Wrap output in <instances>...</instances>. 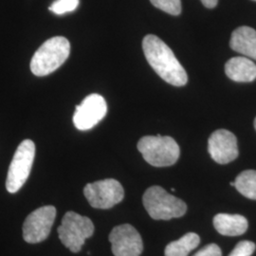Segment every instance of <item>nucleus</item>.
<instances>
[{
	"instance_id": "obj_1",
	"label": "nucleus",
	"mask_w": 256,
	"mask_h": 256,
	"mask_svg": "<svg viewBox=\"0 0 256 256\" xmlns=\"http://www.w3.org/2000/svg\"><path fill=\"white\" fill-rule=\"evenodd\" d=\"M142 50L147 62L165 82L174 86H183L187 84L188 76L185 70L162 39L148 34L144 38Z\"/></svg>"
},
{
	"instance_id": "obj_2",
	"label": "nucleus",
	"mask_w": 256,
	"mask_h": 256,
	"mask_svg": "<svg viewBox=\"0 0 256 256\" xmlns=\"http://www.w3.org/2000/svg\"><path fill=\"white\" fill-rule=\"evenodd\" d=\"M70 52V44L66 38L55 36L46 40L32 56V72L39 77L52 74L64 64Z\"/></svg>"
},
{
	"instance_id": "obj_3",
	"label": "nucleus",
	"mask_w": 256,
	"mask_h": 256,
	"mask_svg": "<svg viewBox=\"0 0 256 256\" xmlns=\"http://www.w3.org/2000/svg\"><path fill=\"white\" fill-rule=\"evenodd\" d=\"M144 206L149 216L156 220H170L185 214V202L166 192L160 186L148 188L142 198Z\"/></svg>"
},
{
	"instance_id": "obj_4",
	"label": "nucleus",
	"mask_w": 256,
	"mask_h": 256,
	"mask_svg": "<svg viewBox=\"0 0 256 256\" xmlns=\"http://www.w3.org/2000/svg\"><path fill=\"white\" fill-rule=\"evenodd\" d=\"M138 150L150 165L166 167L174 164L180 155V146L173 138L146 136L138 142Z\"/></svg>"
},
{
	"instance_id": "obj_5",
	"label": "nucleus",
	"mask_w": 256,
	"mask_h": 256,
	"mask_svg": "<svg viewBox=\"0 0 256 256\" xmlns=\"http://www.w3.org/2000/svg\"><path fill=\"white\" fill-rule=\"evenodd\" d=\"M94 225L86 216L68 212L58 227V236L64 247L72 252H79L88 238H92Z\"/></svg>"
},
{
	"instance_id": "obj_6",
	"label": "nucleus",
	"mask_w": 256,
	"mask_h": 256,
	"mask_svg": "<svg viewBox=\"0 0 256 256\" xmlns=\"http://www.w3.org/2000/svg\"><path fill=\"white\" fill-rule=\"evenodd\" d=\"M36 156V144L30 140H23L18 147L7 174L6 188L8 192H18L27 182Z\"/></svg>"
},
{
	"instance_id": "obj_7",
	"label": "nucleus",
	"mask_w": 256,
	"mask_h": 256,
	"mask_svg": "<svg viewBox=\"0 0 256 256\" xmlns=\"http://www.w3.org/2000/svg\"><path fill=\"white\" fill-rule=\"evenodd\" d=\"M84 194L90 206L102 210L114 207L124 198L122 184L113 178L86 184L84 188Z\"/></svg>"
},
{
	"instance_id": "obj_8",
	"label": "nucleus",
	"mask_w": 256,
	"mask_h": 256,
	"mask_svg": "<svg viewBox=\"0 0 256 256\" xmlns=\"http://www.w3.org/2000/svg\"><path fill=\"white\" fill-rule=\"evenodd\" d=\"M56 218L54 206H43L30 214L23 225V238L30 244L45 241L50 234Z\"/></svg>"
},
{
	"instance_id": "obj_9",
	"label": "nucleus",
	"mask_w": 256,
	"mask_h": 256,
	"mask_svg": "<svg viewBox=\"0 0 256 256\" xmlns=\"http://www.w3.org/2000/svg\"><path fill=\"white\" fill-rule=\"evenodd\" d=\"M108 113V104L99 94H90L76 106L74 112L75 128L82 131L90 130L99 124Z\"/></svg>"
},
{
	"instance_id": "obj_10",
	"label": "nucleus",
	"mask_w": 256,
	"mask_h": 256,
	"mask_svg": "<svg viewBox=\"0 0 256 256\" xmlns=\"http://www.w3.org/2000/svg\"><path fill=\"white\" fill-rule=\"evenodd\" d=\"M111 250L115 256H140L144 250L142 236L129 224L115 227L110 234Z\"/></svg>"
},
{
	"instance_id": "obj_11",
	"label": "nucleus",
	"mask_w": 256,
	"mask_h": 256,
	"mask_svg": "<svg viewBox=\"0 0 256 256\" xmlns=\"http://www.w3.org/2000/svg\"><path fill=\"white\" fill-rule=\"evenodd\" d=\"M208 152L210 158L220 164H227L238 156V140L228 130L214 131L208 140Z\"/></svg>"
},
{
	"instance_id": "obj_12",
	"label": "nucleus",
	"mask_w": 256,
	"mask_h": 256,
	"mask_svg": "<svg viewBox=\"0 0 256 256\" xmlns=\"http://www.w3.org/2000/svg\"><path fill=\"white\" fill-rule=\"evenodd\" d=\"M230 46L234 52L256 60V30L242 26L234 30L230 40Z\"/></svg>"
},
{
	"instance_id": "obj_13",
	"label": "nucleus",
	"mask_w": 256,
	"mask_h": 256,
	"mask_svg": "<svg viewBox=\"0 0 256 256\" xmlns=\"http://www.w3.org/2000/svg\"><path fill=\"white\" fill-rule=\"evenodd\" d=\"M225 72L234 82H252L256 79V64L247 57H232L225 64Z\"/></svg>"
},
{
	"instance_id": "obj_14",
	"label": "nucleus",
	"mask_w": 256,
	"mask_h": 256,
	"mask_svg": "<svg viewBox=\"0 0 256 256\" xmlns=\"http://www.w3.org/2000/svg\"><path fill=\"white\" fill-rule=\"evenodd\" d=\"M214 226L222 236H238L247 232L248 223L240 214H218L214 218Z\"/></svg>"
},
{
	"instance_id": "obj_15",
	"label": "nucleus",
	"mask_w": 256,
	"mask_h": 256,
	"mask_svg": "<svg viewBox=\"0 0 256 256\" xmlns=\"http://www.w3.org/2000/svg\"><path fill=\"white\" fill-rule=\"evenodd\" d=\"M200 238L194 232H188L178 240L169 243L165 248V256H188L200 245Z\"/></svg>"
},
{
	"instance_id": "obj_16",
	"label": "nucleus",
	"mask_w": 256,
	"mask_h": 256,
	"mask_svg": "<svg viewBox=\"0 0 256 256\" xmlns=\"http://www.w3.org/2000/svg\"><path fill=\"white\" fill-rule=\"evenodd\" d=\"M238 192L250 200H256V171L246 170L238 174L234 180Z\"/></svg>"
},
{
	"instance_id": "obj_17",
	"label": "nucleus",
	"mask_w": 256,
	"mask_h": 256,
	"mask_svg": "<svg viewBox=\"0 0 256 256\" xmlns=\"http://www.w3.org/2000/svg\"><path fill=\"white\" fill-rule=\"evenodd\" d=\"M153 6L165 12L178 16L182 12V0H150Z\"/></svg>"
},
{
	"instance_id": "obj_18",
	"label": "nucleus",
	"mask_w": 256,
	"mask_h": 256,
	"mask_svg": "<svg viewBox=\"0 0 256 256\" xmlns=\"http://www.w3.org/2000/svg\"><path fill=\"white\" fill-rule=\"evenodd\" d=\"M79 5V0H56L50 6L48 10L55 14L61 16L66 12H74L77 9Z\"/></svg>"
},
{
	"instance_id": "obj_19",
	"label": "nucleus",
	"mask_w": 256,
	"mask_h": 256,
	"mask_svg": "<svg viewBox=\"0 0 256 256\" xmlns=\"http://www.w3.org/2000/svg\"><path fill=\"white\" fill-rule=\"evenodd\" d=\"M256 248L254 242L244 240L238 243L229 256H252L256 250Z\"/></svg>"
},
{
	"instance_id": "obj_20",
	"label": "nucleus",
	"mask_w": 256,
	"mask_h": 256,
	"mask_svg": "<svg viewBox=\"0 0 256 256\" xmlns=\"http://www.w3.org/2000/svg\"><path fill=\"white\" fill-rule=\"evenodd\" d=\"M194 256H222V252L216 244H209L202 248Z\"/></svg>"
},
{
	"instance_id": "obj_21",
	"label": "nucleus",
	"mask_w": 256,
	"mask_h": 256,
	"mask_svg": "<svg viewBox=\"0 0 256 256\" xmlns=\"http://www.w3.org/2000/svg\"><path fill=\"white\" fill-rule=\"evenodd\" d=\"M202 2V4L208 8V9H214L216 7L218 3V0H200Z\"/></svg>"
},
{
	"instance_id": "obj_22",
	"label": "nucleus",
	"mask_w": 256,
	"mask_h": 256,
	"mask_svg": "<svg viewBox=\"0 0 256 256\" xmlns=\"http://www.w3.org/2000/svg\"><path fill=\"white\" fill-rule=\"evenodd\" d=\"M230 186H234V185H236V183H234V182L230 183Z\"/></svg>"
},
{
	"instance_id": "obj_23",
	"label": "nucleus",
	"mask_w": 256,
	"mask_h": 256,
	"mask_svg": "<svg viewBox=\"0 0 256 256\" xmlns=\"http://www.w3.org/2000/svg\"><path fill=\"white\" fill-rule=\"evenodd\" d=\"M254 128H256V120H254Z\"/></svg>"
},
{
	"instance_id": "obj_24",
	"label": "nucleus",
	"mask_w": 256,
	"mask_h": 256,
	"mask_svg": "<svg viewBox=\"0 0 256 256\" xmlns=\"http://www.w3.org/2000/svg\"><path fill=\"white\" fill-rule=\"evenodd\" d=\"M171 191H172V192H174V191H176V190H174V188H172V189H171Z\"/></svg>"
},
{
	"instance_id": "obj_25",
	"label": "nucleus",
	"mask_w": 256,
	"mask_h": 256,
	"mask_svg": "<svg viewBox=\"0 0 256 256\" xmlns=\"http://www.w3.org/2000/svg\"><path fill=\"white\" fill-rule=\"evenodd\" d=\"M254 1H256V0H254Z\"/></svg>"
}]
</instances>
